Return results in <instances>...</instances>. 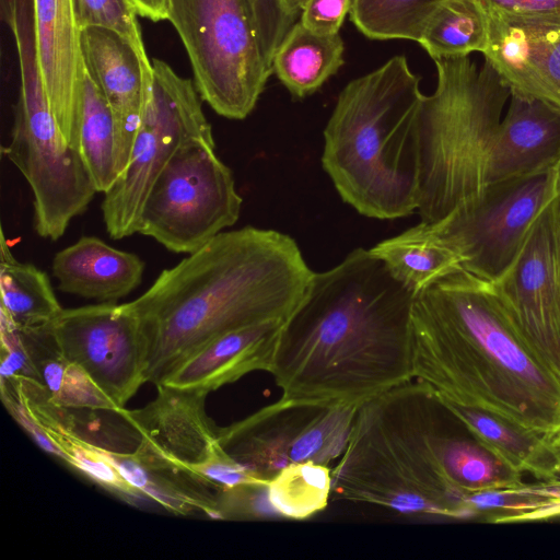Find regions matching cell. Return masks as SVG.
Segmentation results:
<instances>
[{"label":"cell","instance_id":"6da1fadb","mask_svg":"<svg viewBox=\"0 0 560 560\" xmlns=\"http://www.w3.org/2000/svg\"><path fill=\"white\" fill-rule=\"evenodd\" d=\"M413 300L370 249L314 272L277 338L280 398L361 406L411 381Z\"/></svg>","mask_w":560,"mask_h":560},{"label":"cell","instance_id":"7a4b0ae2","mask_svg":"<svg viewBox=\"0 0 560 560\" xmlns=\"http://www.w3.org/2000/svg\"><path fill=\"white\" fill-rule=\"evenodd\" d=\"M411 336L417 381L552 450L560 439V383L494 282L459 268L416 294Z\"/></svg>","mask_w":560,"mask_h":560},{"label":"cell","instance_id":"3957f363","mask_svg":"<svg viewBox=\"0 0 560 560\" xmlns=\"http://www.w3.org/2000/svg\"><path fill=\"white\" fill-rule=\"evenodd\" d=\"M313 271L295 241L245 226L221 232L162 270L128 307L144 341V380L162 384L190 355L230 331L284 320Z\"/></svg>","mask_w":560,"mask_h":560},{"label":"cell","instance_id":"277c9868","mask_svg":"<svg viewBox=\"0 0 560 560\" xmlns=\"http://www.w3.org/2000/svg\"><path fill=\"white\" fill-rule=\"evenodd\" d=\"M468 431L429 385L407 382L359 406L332 472V492L415 516L467 517L469 495L452 469Z\"/></svg>","mask_w":560,"mask_h":560},{"label":"cell","instance_id":"5b68a950","mask_svg":"<svg viewBox=\"0 0 560 560\" xmlns=\"http://www.w3.org/2000/svg\"><path fill=\"white\" fill-rule=\"evenodd\" d=\"M420 77L405 56L350 81L324 130L323 167L359 213L396 219L418 209Z\"/></svg>","mask_w":560,"mask_h":560},{"label":"cell","instance_id":"8992f818","mask_svg":"<svg viewBox=\"0 0 560 560\" xmlns=\"http://www.w3.org/2000/svg\"><path fill=\"white\" fill-rule=\"evenodd\" d=\"M438 82L423 95L419 113L421 222L435 224L485 194L492 140L510 89L485 58H440Z\"/></svg>","mask_w":560,"mask_h":560},{"label":"cell","instance_id":"52a82bcc","mask_svg":"<svg viewBox=\"0 0 560 560\" xmlns=\"http://www.w3.org/2000/svg\"><path fill=\"white\" fill-rule=\"evenodd\" d=\"M8 23L16 43L21 86L3 154L31 187L35 232L57 241L97 191L80 152L69 144L50 108L26 1L15 5Z\"/></svg>","mask_w":560,"mask_h":560},{"label":"cell","instance_id":"ba28073f","mask_svg":"<svg viewBox=\"0 0 560 560\" xmlns=\"http://www.w3.org/2000/svg\"><path fill=\"white\" fill-rule=\"evenodd\" d=\"M167 20L201 100L220 116L246 118L272 73L248 0H170Z\"/></svg>","mask_w":560,"mask_h":560},{"label":"cell","instance_id":"9c48e42d","mask_svg":"<svg viewBox=\"0 0 560 560\" xmlns=\"http://www.w3.org/2000/svg\"><path fill=\"white\" fill-rule=\"evenodd\" d=\"M196 142L215 143L195 83L178 75L166 62L152 59V69L145 77L142 119L129 163L104 194L101 206L110 238L138 233L153 184L182 148Z\"/></svg>","mask_w":560,"mask_h":560},{"label":"cell","instance_id":"30bf717a","mask_svg":"<svg viewBox=\"0 0 560 560\" xmlns=\"http://www.w3.org/2000/svg\"><path fill=\"white\" fill-rule=\"evenodd\" d=\"M242 198L215 143L182 148L164 167L144 202L138 233L167 250L191 254L236 223Z\"/></svg>","mask_w":560,"mask_h":560},{"label":"cell","instance_id":"8fae6325","mask_svg":"<svg viewBox=\"0 0 560 560\" xmlns=\"http://www.w3.org/2000/svg\"><path fill=\"white\" fill-rule=\"evenodd\" d=\"M359 406L279 398L218 429L222 450L269 481L298 463L328 465L346 448Z\"/></svg>","mask_w":560,"mask_h":560},{"label":"cell","instance_id":"7c38bea8","mask_svg":"<svg viewBox=\"0 0 560 560\" xmlns=\"http://www.w3.org/2000/svg\"><path fill=\"white\" fill-rule=\"evenodd\" d=\"M557 195L555 168L518 176L490 184L475 205L431 225L457 253L463 269L497 282Z\"/></svg>","mask_w":560,"mask_h":560},{"label":"cell","instance_id":"4fadbf2b","mask_svg":"<svg viewBox=\"0 0 560 560\" xmlns=\"http://www.w3.org/2000/svg\"><path fill=\"white\" fill-rule=\"evenodd\" d=\"M60 351L119 407L145 383L140 323L127 303L62 308L49 324Z\"/></svg>","mask_w":560,"mask_h":560},{"label":"cell","instance_id":"5bb4252c","mask_svg":"<svg viewBox=\"0 0 560 560\" xmlns=\"http://www.w3.org/2000/svg\"><path fill=\"white\" fill-rule=\"evenodd\" d=\"M551 202L513 265L494 284L526 341L560 383V264Z\"/></svg>","mask_w":560,"mask_h":560},{"label":"cell","instance_id":"9a60e30c","mask_svg":"<svg viewBox=\"0 0 560 560\" xmlns=\"http://www.w3.org/2000/svg\"><path fill=\"white\" fill-rule=\"evenodd\" d=\"M483 57L511 93L560 108V18L488 13Z\"/></svg>","mask_w":560,"mask_h":560},{"label":"cell","instance_id":"2e32d148","mask_svg":"<svg viewBox=\"0 0 560 560\" xmlns=\"http://www.w3.org/2000/svg\"><path fill=\"white\" fill-rule=\"evenodd\" d=\"M31 4L44 89L62 133L78 150V112L86 66L74 3L73 0H31Z\"/></svg>","mask_w":560,"mask_h":560},{"label":"cell","instance_id":"e0dca14e","mask_svg":"<svg viewBox=\"0 0 560 560\" xmlns=\"http://www.w3.org/2000/svg\"><path fill=\"white\" fill-rule=\"evenodd\" d=\"M81 44L86 69L115 119L120 176L129 163L141 124L145 77L152 61L142 57L124 36L104 27L82 30Z\"/></svg>","mask_w":560,"mask_h":560},{"label":"cell","instance_id":"ac0fdd59","mask_svg":"<svg viewBox=\"0 0 560 560\" xmlns=\"http://www.w3.org/2000/svg\"><path fill=\"white\" fill-rule=\"evenodd\" d=\"M156 397L139 409H124L141 444L190 471L218 447V429L206 412L209 393L160 384Z\"/></svg>","mask_w":560,"mask_h":560},{"label":"cell","instance_id":"d6986e66","mask_svg":"<svg viewBox=\"0 0 560 560\" xmlns=\"http://www.w3.org/2000/svg\"><path fill=\"white\" fill-rule=\"evenodd\" d=\"M560 160V108L510 93L508 110L491 143L488 186L555 168Z\"/></svg>","mask_w":560,"mask_h":560},{"label":"cell","instance_id":"ffe728a7","mask_svg":"<svg viewBox=\"0 0 560 560\" xmlns=\"http://www.w3.org/2000/svg\"><path fill=\"white\" fill-rule=\"evenodd\" d=\"M283 322H265L213 339L184 361L162 384L210 393L250 372H269Z\"/></svg>","mask_w":560,"mask_h":560},{"label":"cell","instance_id":"44dd1931","mask_svg":"<svg viewBox=\"0 0 560 560\" xmlns=\"http://www.w3.org/2000/svg\"><path fill=\"white\" fill-rule=\"evenodd\" d=\"M144 261L96 236H82L55 254L51 272L63 293L116 303L142 281Z\"/></svg>","mask_w":560,"mask_h":560},{"label":"cell","instance_id":"7402d4cb","mask_svg":"<svg viewBox=\"0 0 560 560\" xmlns=\"http://www.w3.org/2000/svg\"><path fill=\"white\" fill-rule=\"evenodd\" d=\"M103 452L135 489L167 512L215 518L221 487L160 457L141 443L133 453Z\"/></svg>","mask_w":560,"mask_h":560},{"label":"cell","instance_id":"603a6c76","mask_svg":"<svg viewBox=\"0 0 560 560\" xmlns=\"http://www.w3.org/2000/svg\"><path fill=\"white\" fill-rule=\"evenodd\" d=\"M339 34H318L300 21L287 32L275 50L272 72L295 98L315 93L345 63Z\"/></svg>","mask_w":560,"mask_h":560},{"label":"cell","instance_id":"cb8c5ba5","mask_svg":"<svg viewBox=\"0 0 560 560\" xmlns=\"http://www.w3.org/2000/svg\"><path fill=\"white\" fill-rule=\"evenodd\" d=\"M26 407L59 450L61 460L119 500L140 506L149 500L119 472L105 453L63 429L47 411L44 387L31 378L15 380Z\"/></svg>","mask_w":560,"mask_h":560},{"label":"cell","instance_id":"d4e9b609","mask_svg":"<svg viewBox=\"0 0 560 560\" xmlns=\"http://www.w3.org/2000/svg\"><path fill=\"white\" fill-rule=\"evenodd\" d=\"M49 324L18 327L38 382L49 398L63 407L124 409L119 408L79 364L65 357Z\"/></svg>","mask_w":560,"mask_h":560},{"label":"cell","instance_id":"484cf974","mask_svg":"<svg viewBox=\"0 0 560 560\" xmlns=\"http://www.w3.org/2000/svg\"><path fill=\"white\" fill-rule=\"evenodd\" d=\"M370 250L415 295L462 268L457 253L423 222Z\"/></svg>","mask_w":560,"mask_h":560},{"label":"cell","instance_id":"4316f807","mask_svg":"<svg viewBox=\"0 0 560 560\" xmlns=\"http://www.w3.org/2000/svg\"><path fill=\"white\" fill-rule=\"evenodd\" d=\"M0 315L16 327L51 323L62 311L47 273L32 264L19 261L1 230Z\"/></svg>","mask_w":560,"mask_h":560},{"label":"cell","instance_id":"83f0119b","mask_svg":"<svg viewBox=\"0 0 560 560\" xmlns=\"http://www.w3.org/2000/svg\"><path fill=\"white\" fill-rule=\"evenodd\" d=\"M78 150L96 191L106 194L119 178L117 130L108 102L88 69L80 93Z\"/></svg>","mask_w":560,"mask_h":560},{"label":"cell","instance_id":"f1b7e54d","mask_svg":"<svg viewBox=\"0 0 560 560\" xmlns=\"http://www.w3.org/2000/svg\"><path fill=\"white\" fill-rule=\"evenodd\" d=\"M488 13L477 0H445L428 21L418 44L435 60L485 52Z\"/></svg>","mask_w":560,"mask_h":560},{"label":"cell","instance_id":"f546056e","mask_svg":"<svg viewBox=\"0 0 560 560\" xmlns=\"http://www.w3.org/2000/svg\"><path fill=\"white\" fill-rule=\"evenodd\" d=\"M44 406L67 431L96 448L128 454L139 447L142 436L124 409L63 407L44 389Z\"/></svg>","mask_w":560,"mask_h":560},{"label":"cell","instance_id":"4dcf8cb0","mask_svg":"<svg viewBox=\"0 0 560 560\" xmlns=\"http://www.w3.org/2000/svg\"><path fill=\"white\" fill-rule=\"evenodd\" d=\"M445 0H352L350 19L371 39L419 42L435 10Z\"/></svg>","mask_w":560,"mask_h":560},{"label":"cell","instance_id":"1f68e13d","mask_svg":"<svg viewBox=\"0 0 560 560\" xmlns=\"http://www.w3.org/2000/svg\"><path fill=\"white\" fill-rule=\"evenodd\" d=\"M268 489L270 502L282 518L304 520L327 506L332 472L327 465L292 464L269 480Z\"/></svg>","mask_w":560,"mask_h":560},{"label":"cell","instance_id":"d6a6232c","mask_svg":"<svg viewBox=\"0 0 560 560\" xmlns=\"http://www.w3.org/2000/svg\"><path fill=\"white\" fill-rule=\"evenodd\" d=\"M448 406L465 423L475 440L510 470H544L542 458L552 451L542 443L518 433L482 411L452 404Z\"/></svg>","mask_w":560,"mask_h":560},{"label":"cell","instance_id":"836d02e7","mask_svg":"<svg viewBox=\"0 0 560 560\" xmlns=\"http://www.w3.org/2000/svg\"><path fill=\"white\" fill-rule=\"evenodd\" d=\"M79 27H104L124 36L148 58L138 14L127 0H73Z\"/></svg>","mask_w":560,"mask_h":560},{"label":"cell","instance_id":"e575fe53","mask_svg":"<svg viewBox=\"0 0 560 560\" xmlns=\"http://www.w3.org/2000/svg\"><path fill=\"white\" fill-rule=\"evenodd\" d=\"M269 481L222 488L217 499L215 520L257 521L280 518L269 499Z\"/></svg>","mask_w":560,"mask_h":560},{"label":"cell","instance_id":"d590c367","mask_svg":"<svg viewBox=\"0 0 560 560\" xmlns=\"http://www.w3.org/2000/svg\"><path fill=\"white\" fill-rule=\"evenodd\" d=\"M259 35L262 54L271 68L276 48L295 23L294 16L282 0H248Z\"/></svg>","mask_w":560,"mask_h":560},{"label":"cell","instance_id":"8d00e7d4","mask_svg":"<svg viewBox=\"0 0 560 560\" xmlns=\"http://www.w3.org/2000/svg\"><path fill=\"white\" fill-rule=\"evenodd\" d=\"M0 336V378H31L38 382L18 327L1 315Z\"/></svg>","mask_w":560,"mask_h":560},{"label":"cell","instance_id":"74e56055","mask_svg":"<svg viewBox=\"0 0 560 560\" xmlns=\"http://www.w3.org/2000/svg\"><path fill=\"white\" fill-rule=\"evenodd\" d=\"M1 380V399L12 418L26 431L33 441L46 453L61 460L59 450L49 440L42 425L25 405L19 385L13 378Z\"/></svg>","mask_w":560,"mask_h":560},{"label":"cell","instance_id":"f35d334b","mask_svg":"<svg viewBox=\"0 0 560 560\" xmlns=\"http://www.w3.org/2000/svg\"><path fill=\"white\" fill-rule=\"evenodd\" d=\"M352 0H306L301 8L300 22L311 31L339 34Z\"/></svg>","mask_w":560,"mask_h":560},{"label":"cell","instance_id":"ab89813d","mask_svg":"<svg viewBox=\"0 0 560 560\" xmlns=\"http://www.w3.org/2000/svg\"><path fill=\"white\" fill-rule=\"evenodd\" d=\"M192 472L221 488H230L246 482L266 481L253 476L228 455L220 444L203 463L192 469Z\"/></svg>","mask_w":560,"mask_h":560},{"label":"cell","instance_id":"60d3db41","mask_svg":"<svg viewBox=\"0 0 560 560\" xmlns=\"http://www.w3.org/2000/svg\"><path fill=\"white\" fill-rule=\"evenodd\" d=\"M487 13L560 18V0H477Z\"/></svg>","mask_w":560,"mask_h":560},{"label":"cell","instance_id":"b9f144b4","mask_svg":"<svg viewBox=\"0 0 560 560\" xmlns=\"http://www.w3.org/2000/svg\"><path fill=\"white\" fill-rule=\"evenodd\" d=\"M135 12L153 22L168 19L170 0H128Z\"/></svg>","mask_w":560,"mask_h":560},{"label":"cell","instance_id":"7bdbcfd3","mask_svg":"<svg viewBox=\"0 0 560 560\" xmlns=\"http://www.w3.org/2000/svg\"><path fill=\"white\" fill-rule=\"evenodd\" d=\"M557 253L560 264V192L551 202Z\"/></svg>","mask_w":560,"mask_h":560},{"label":"cell","instance_id":"ee69618b","mask_svg":"<svg viewBox=\"0 0 560 560\" xmlns=\"http://www.w3.org/2000/svg\"><path fill=\"white\" fill-rule=\"evenodd\" d=\"M553 455L556 456L555 465L548 469L547 474L555 485H560V450L555 451Z\"/></svg>","mask_w":560,"mask_h":560},{"label":"cell","instance_id":"f6af8a7d","mask_svg":"<svg viewBox=\"0 0 560 560\" xmlns=\"http://www.w3.org/2000/svg\"><path fill=\"white\" fill-rule=\"evenodd\" d=\"M288 10L298 18L301 12L300 1L299 0H282Z\"/></svg>","mask_w":560,"mask_h":560},{"label":"cell","instance_id":"bcb514c9","mask_svg":"<svg viewBox=\"0 0 560 560\" xmlns=\"http://www.w3.org/2000/svg\"><path fill=\"white\" fill-rule=\"evenodd\" d=\"M555 173H556L557 190H558V194H559L560 192V160L558 161V163L555 166Z\"/></svg>","mask_w":560,"mask_h":560},{"label":"cell","instance_id":"7dc6e473","mask_svg":"<svg viewBox=\"0 0 560 560\" xmlns=\"http://www.w3.org/2000/svg\"><path fill=\"white\" fill-rule=\"evenodd\" d=\"M560 450V439L558 440V442L556 443L555 447H553V452L555 451H558Z\"/></svg>","mask_w":560,"mask_h":560},{"label":"cell","instance_id":"c3c4849f","mask_svg":"<svg viewBox=\"0 0 560 560\" xmlns=\"http://www.w3.org/2000/svg\"><path fill=\"white\" fill-rule=\"evenodd\" d=\"M299 1H300V7L302 8V5L304 4V2H305L306 0H299Z\"/></svg>","mask_w":560,"mask_h":560},{"label":"cell","instance_id":"681fc988","mask_svg":"<svg viewBox=\"0 0 560 560\" xmlns=\"http://www.w3.org/2000/svg\"><path fill=\"white\" fill-rule=\"evenodd\" d=\"M128 1V0H127Z\"/></svg>","mask_w":560,"mask_h":560}]
</instances>
